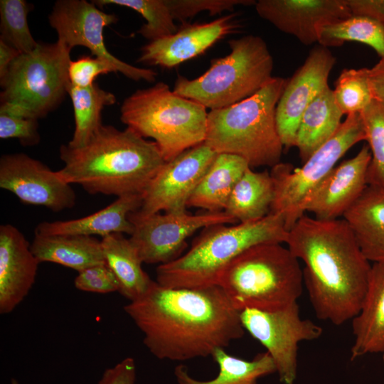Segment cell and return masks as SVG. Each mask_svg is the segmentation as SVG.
Masks as SVG:
<instances>
[{"instance_id": "9c48e42d", "label": "cell", "mask_w": 384, "mask_h": 384, "mask_svg": "<svg viewBox=\"0 0 384 384\" xmlns=\"http://www.w3.org/2000/svg\"><path fill=\"white\" fill-rule=\"evenodd\" d=\"M70 52L56 41L19 54L0 80V113L38 120L58 107L70 85Z\"/></svg>"}, {"instance_id": "836d02e7", "label": "cell", "mask_w": 384, "mask_h": 384, "mask_svg": "<svg viewBox=\"0 0 384 384\" xmlns=\"http://www.w3.org/2000/svg\"><path fill=\"white\" fill-rule=\"evenodd\" d=\"M32 9V5L24 0L0 1V39L21 54L32 52L39 43L33 38L28 24V14Z\"/></svg>"}, {"instance_id": "e0dca14e", "label": "cell", "mask_w": 384, "mask_h": 384, "mask_svg": "<svg viewBox=\"0 0 384 384\" xmlns=\"http://www.w3.org/2000/svg\"><path fill=\"white\" fill-rule=\"evenodd\" d=\"M255 6L260 17L306 46L318 43L323 26L351 16L345 0H259Z\"/></svg>"}, {"instance_id": "f6af8a7d", "label": "cell", "mask_w": 384, "mask_h": 384, "mask_svg": "<svg viewBox=\"0 0 384 384\" xmlns=\"http://www.w3.org/2000/svg\"><path fill=\"white\" fill-rule=\"evenodd\" d=\"M382 353H383V362H384V350H383V351Z\"/></svg>"}, {"instance_id": "e575fe53", "label": "cell", "mask_w": 384, "mask_h": 384, "mask_svg": "<svg viewBox=\"0 0 384 384\" xmlns=\"http://www.w3.org/2000/svg\"><path fill=\"white\" fill-rule=\"evenodd\" d=\"M333 93L343 114L361 113L373 100L368 68L343 69L335 82Z\"/></svg>"}, {"instance_id": "b9f144b4", "label": "cell", "mask_w": 384, "mask_h": 384, "mask_svg": "<svg viewBox=\"0 0 384 384\" xmlns=\"http://www.w3.org/2000/svg\"><path fill=\"white\" fill-rule=\"evenodd\" d=\"M368 80L373 100L384 103V58L368 68Z\"/></svg>"}, {"instance_id": "60d3db41", "label": "cell", "mask_w": 384, "mask_h": 384, "mask_svg": "<svg viewBox=\"0 0 384 384\" xmlns=\"http://www.w3.org/2000/svg\"><path fill=\"white\" fill-rule=\"evenodd\" d=\"M351 15L368 17L384 24V0H345Z\"/></svg>"}, {"instance_id": "d6a6232c", "label": "cell", "mask_w": 384, "mask_h": 384, "mask_svg": "<svg viewBox=\"0 0 384 384\" xmlns=\"http://www.w3.org/2000/svg\"><path fill=\"white\" fill-rule=\"evenodd\" d=\"M360 114L371 153L368 185L384 190V103L373 100Z\"/></svg>"}, {"instance_id": "7bdbcfd3", "label": "cell", "mask_w": 384, "mask_h": 384, "mask_svg": "<svg viewBox=\"0 0 384 384\" xmlns=\"http://www.w3.org/2000/svg\"><path fill=\"white\" fill-rule=\"evenodd\" d=\"M19 54L16 48L0 39V80L5 76L10 65Z\"/></svg>"}, {"instance_id": "4316f807", "label": "cell", "mask_w": 384, "mask_h": 384, "mask_svg": "<svg viewBox=\"0 0 384 384\" xmlns=\"http://www.w3.org/2000/svg\"><path fill=\"white\" fill-rule=\"evenodd\" d=\"M343 115L333 90L327 86L306 107L299 122L295 146L302 164L334 134Z\"/></svg>"}, {"instance_id": "f35d334b", "label": "cell", "mask_w": 384, "mask_h": 384, "mask_svg": "<svg viewBox=\"0 0 384 384\" xmlns=\"http://www.w3.org/2000/svg\"><path fill=\"white\" fill-rule=\"evenodd\" d=\"M109 73L116 71L109 63L90 56H81L75 60H70L68 68L71 85L82 88L93 85L100 75Z\"/></svg>"}, {"instance_id": "cb8c5ba5", "label": "cell", "mask_w": 384, "mask_h": 384, "mask_svg": "<svg viewBox=\"0 0 384 384\" xmlns=\"http://www.w3.org/2000/svg\"><path fill=\"white\" fill-rule=\"evenodd\" d=\"M31 250L38 262H49L78 272L105 264L101 240L94 236L35 233Z\"/></svg>"}, {"instance_id": "2e32d148", "label": "cell", "mask_w": 384, "mask_h": 384, "mask_svg": "<svg viewBox=\"0 0 384 384\" xmlns=\"http://www.w3.org/2000/svg\"><path fill=\"white\" fill-rule=\"evenodd\" d=\"M336 58L329 48L315 46L295 71L276 107L277 129L285 149L296 145L301 117L309 104L327 87Z\"/></svg>"}, {"instance_id": "44dd1931", "label": "cell", "mask_w": 384, "mask_h": 384, "mask_svg": "<svg viewBox=\"0 0 384 384\" xmlns=\"http://www.w3.org/2000/svg\"><path fill=\"white\" fill-rule=\"evenodd\" d=\"M142 194L118 197L105 208L91 215L69 220L42 222L36 226L35 233L40 235H75L102 238L114 233L131 235L133 225L129 214L139 210Z\"/></svg>"}, {"instance_id": "4fadbf2b", "label": "cell", "mask_w": 384, "mask_h": 384, "mask_svg": "<svg viewBox=\"0 0 384 384\" xmlns=\"http://www.w3.org/2000/svg\"><path fill=\"white\" fill-rule=\"evenodd\" d=\"M129 219L133 225L129 240L143 263L165 264L179 256L186 240L200 229L238 221L225 210L192 214L187 210L142 216L135 211Z\"/></svg>"}, {"instance_id": "7a4b0ae2", "label": "cell", "mask_w": 384, "mask_h": 384, "mask_svg": "<svg viewBox=\"0 0 384 384\" xmlns=\"http://www.w3.org/2000/svg\"><path fill=\"white\" fill-rule=\"evenodd\" d=\"M285 244L304 264V284L316 317L336 326L352 320L365 297L371 265L347 222L304 214Z\"/></svg>"}, {"instance_id": "52a82bcc", "label": "cell", "mask_w": 384, "mask_h": 384, "mask_svg": "<svg viewBox=\"0 0 384 384\" xmlns=\"http://www.w3.org/2000/svg\"><path fill=\"white\" fill-rule=\"evenodd\" d=\"M120 113L127 127L154 139L165 161L204 143L206 137V108L178 95L164 82L130 95Z\"/></svg>"}, {"instance_id": "8fae6325", "label": "cell", "mask_w": 384, "mask_h": 384, "mask_svg": "<svg viewBox=\"0 0 384 384\" xmlns=\"http://www.w3.org/2000/svg\"><path fill=\"white\" fill-rule=\"evenodd\" d=\"M246 330L272 357L282 384H294L297 374L298 346L303 341L319 338L323 329L299 315L294 302L275 311L245 309L240 313Z\"/></svg>"}, {"instance_id": "484cf974", "label": "cell", "mask_w": 384, "mask_h": 384, "mask_svg": "<svg viewBox=\"0 0 384 384\" xmlns=\"http://www.w3.org/2000/svg\"><path fill=\"white\" fill-rule=\"evenodd\" d=\"M105 264L119 284V292L129 302L144 295L154 280L142 269V261L130 241L123 234L114 233L101 240Z\"/></svg>"}, {"instance_id": "6da1fadb", "label": "cell", "mask_w": 384, "mask_h": 384, "mask_svg": "<svg viewBox=\"0 0 384 384\" xmlns=\"http://www.w3.org/2000/svg\"><path fill=\"white\" fill-rule=\"evenodd\" d=\"M159 359L186 361L212 355L244 336L240 313L218 285L170 288L153 281L124 306Z\"/></svg>"}, {"instance_id": "d4e9b609", "label": "cell", "mask_w": 384, "mask_h": 384, "mask_svg": "<svg viewBox=\"0 0 384 384\" xmlns=\"http://www.w3.org/2000/svg\"><path fill=\"white\" fill-rule=\"evenodd\" d=\"M249 167L247 162L238 156L217 154L187 206L208 212L223 211L234 186Z\"/></svg>"}, {"instance_id": "8d00e7d4", "label": "cell", "mask_w": 384, "mask_h": 384, "mask_svg": "<svg viewBox=\"0 0 384 384\" xmlns=\"http://www.w3.org/2000/svg\"><path fill=\"white\" fill-rule=\"evenodd\" d=\"M0 138H16L25 146L37 145L40 142L38 120L0 113Z\"/></svg>"}, {"instance_id": "ac0fdd59", "label": "cell", "mask_w": 384, "mask_h": 384, "mask_svg": "<svg viewBox=\"0 0 384 384\" xmlns=\"http://www.w3.org/2000/svg\"><path fill=\"white\" fill-rule=\"evenodd\" d=\"M240 25L231 14L203 23L185 24L175 33L150 41L141 49L137 62L172 68L204 53Z\"/></svg>"}, {"instance_id": "ab89813d", "label": "cell", "mask_w": 384, "mask_h": 384, "mask_svg": "<svg viewBox=\"0 0 384 384\" xmlns=\"http://www.w3.org/2000/svg\"><path fill=\"white\" fill-rule=\"evenodd\" d=\"M135 379L134 360L127 357L114 367L105 370L98 384H135Z\"/></svg>"}, {"instance_id": "d590c367", "label": "cell", "mask_w": 384, "mask_h": 384, "mask_svg": "<svg viewBox=\"0 0 384 384\" xmlns=\"http://www.w3.org/2000/svg\"><path fill=\"white\" fill-rule=\"evenodd\" d=\"M175 20L185 23L201 11H208L210 16L231 11L238 5L255 4L252 0H166Z\"/></svg>"}, {"instance_id": "83f0119b", "label": "cell", "mask_w": 384, "mask_h": 384, "mask_svg": "<svg viewBox=\"0 0 384 384\" xmlns=\"http://www.w3.org/2000/svg\"><path fill=\"white\" fill-rule=\"evenodd\" d=\"M274 197L270 173L249 167L234 186L224 210L238 223L257 220L270 213Z\"/></svg>"}, {"instance_id": "8992f818", "label": "cell", "mask_w": 384, "mask_h": 384, "mask_svg": "<svg viewBox=\"0 0 384 384\" xmlns=\"http://www.w3.org/2000/svg\"><path fill=\"white\" fill-rule=\"evenodd\" d=\"M299 260L282 243L250 247L222 272L218 282L234 307L275 311L302 295L303 270Z\"/></svg>"}, {"instance_id": "ba28073f", "label": "cell", "mask_w": 384, "mask_h": 384, "mask_svg": "<svg viewBox=\"0 0 384 384\" xmlns=\"http://www.w3.org/2000/svg\"><path fill=\"white\" fill-rule=\"evenodd\" d=\"M228 44V55L213 59L195 79L178 76L173 91L210 110H218L252 96L273 78V58L261 37L247 35Z\"/></svg>"}, {"instance_id": "4dcf8cb0", "label": "cell", "mask_w": 384, "mask_h": 384, "mask_svg": "<svg viewBox=\"0 0 384 384\" xmlns=\"http://www.w3.org/2000/svg\"><path fill=\"white\" fill-rule=\"evenodd\" d=\"M346 41H356L370 46L384 58V24L365 16H353L326 25L319 33L318 43L338 47Z\"/></svg>"}, {"instance_id": "1f68e13d", "label": "cell", "mask_w": 384, "mask_h": 384, "mask_svg": "<svg viewBox=\"0 0 384 384\" xmlns=\"http://www.w3.org/2000/svg\"><path fill=\"white\" fill-rule=\"evenodd\" d=\"M92 2L99 7L114 4L138 12L146 21L138 33L150 41L171 36L178 31L166 0H95Z\"/></svg>"}, {"instance_id": "7402d4cb", "label": "cell", "mask_w": 384, "mask_h": 384, "mask_svg": "<svg viewBox=\"0 0 384 384\" xmlns=\"http://www.w3.org/2000/svg\"><path fill=\"white\" fill-rule=\"evenodd\" d=\"M351 359L384 350V261L371 265L361 307L352 319Z\"/></svg>"}, {"instance_id": "277c9868", "label": "cell", "mask_w": 384, "mask_h": 384, "mask_svg": "<svg viewBox=\"0 0 384 384\" xmlns=\"http://www.w3.org/2000/svg\"><path fill=\"white\" fill-rule=\"evenodd\" d=\"M227 225L203 229L184 255L157 267L156 282L170 288L218 285L224 269L245 250L262 243H286L287 239L283 219L273 213L255 221Z\"/></svg>"}, {"instance_id": "f1b7e54d", "label": "cell", "mask_w": 384, "mask_h": 384, "mask_svg": "<svg viewBox=\"0 0 384 384\" xmlns=\"http://www.w3.org/2000/svg\"><path fill=\"white\" fill-rule=\"evenodd\" d=\"M219 367L218 375L213 380H196L187 368L178 365L174 374L178 384H258L257 380L277 371L274 363L266 351L258 353L251 361H246L227 353L224 348H217L211 355Z\"/></svg>"}, {"instance_id": "9a60e30c", "label": "cell", "mask_w": 384, "mask_h": 384, "mask_svg": "<svg viewBox=\"0 0 384 384\" xmlns=\"http://www.w3.org/2000/svg\"><path fill=\"white\" fill-rule=\"evenodd\" d=\"M0 187L25 204L44 206L54 212L72 208L76 195L57 171L23 153L0 159Z\"/></svg>"}, {"instance_id": "d6986e66", "label": "cell", "mask_w": 384, "mask_h": 384, "mask_svg": "<svg viewBox=\"0 0 384 384\" xmlns=\"http://www.w3.org/2000/svg\"><path fill=\"white\" fill-rule=\"evenodd\" d=\"M371 160L368 145L336 166L307 201L305 213L319 220L343 218L367 188L368 169Z\"/></svg>"}, {"instance_id": "5b68a950", "label": "cell", "mask_w": 384, "mask_h": 384, "mask_svg": "<svg viewBox=\"0 0 384 384\" xmlns=\"http://www.w3.org/2000/svg\"><path fill=\"white\" fill-rule=\"evenodd\" d=\"M287 79L273 78L252 96L208 112L204 144L216 154L245 159L250 168L280 162L284 149L276 124V107Z\"/></svg>"}, {"instance_id": "ffe728a7", "label": "cell", "mask_w": 384, "mask_h": 384, "mask_svg": "<svg viewBox=\"0 0 384 384\" xmlns=\"http://www.w3.org/2000/svg\"><path fill=\"white\" fill-rule=\"evenodd\" d=\"M39 262L23 233L11 224L0 226V313L12 312L31 289Z\"/></svg>"}, {"instance_id": "7c38bea8", "label": "cell", "mask_w": 384, "mask_h": 384, "mask_svg": "<svg viewBox=\"0 0 384 384\" xmlns=\"http://www.w3.org/2000/svg\"><path fill=\"white\" fill-rule=\"evenodd\" d=\"M117 20L114 14L105 13L85 0H58L48 16L49 23L58 34L57 41L69 50L77 46L86 47L92 55L112 66L116 73L135 81L154 82L157 73L154 70L127 63L107 49L103 30Z\"/></svg>"}, {"instance_id": "30bf717a", "label": "cell", "mask_w": 384, "mask_h": 384, "mask_svg": "<svg viewBox=\"0 0 384 384\" xmlns=\"http://www.w3.org/2000/svg\"><path fill=\"white\" fill-rule=\"evenodd\" d=\"M366 139L360 113L351 114L301 167L282 162L272 166L270 173L274 197L270 213L281 216L289 231L306 213L307 201L339 159L355 144Z\"/></svg>"}, {"instance_id": "3957f363", "label": "cell", "mask_w": 384, "mask_h": 384, "mask_svg": "<svg viewBox=\"0 0 384 384\" xmlns=\"http://www.w3.org/2000/svg\"><path fill=\"white\" fill-rule=\"evenodd\" d=\"M64 164L57 173L91 194H142L165 161L154 141L127 127L102 125L82 146L60 147Z\"/></svg>"}, {"instance_id": "74e56055", "label": "cell", "mask_w": 384, "mask_h": 384, "mask_svg": "<svg viewBox=\"0 0 384 384\" xmlns=\"http://www.w3.org/2000/svg\"><path fill=\"white\" fill-rule=\"evenodd\" d=\"M76 289L89 292L107 294L119 291L118 282L106 264L89 267L78 272Z\"/></svg>"}, {"instance_id": "5bb4252c", "label": "cell", "mask_w": 384, "mask_h": 384, "mask_svg": "<svg viewBox=\"0 0 384 384\" xmlns=\"http://www.w3.org/2000/svg\"><path fill=\"white\" fill-rule=\"evenodd\" d=\"M204 143L165 161L142 193V216L187 210L188 201L216 156Z\"/></svg>"}, {"instance_id": "603a6c76", "label": "cell", "mask_w": 384, "mask_h": 384, "mask_svg": "<svg viewBox=\"0 0 384 384\" xmlns=\"http://www.w3.org/2000/svg\"><path fill=\"white\" fill-rule=\"evenodd\" d=\"M343 218L368 260L384 261V190L368 186Z\"/></svg>"}, {"instance_id": "f546056e", "label": "cell", "mask_w": 384, "mask_h": 384, "mask_svg": "<svg viewBox=\"0 0 384 384\" xmlns=\"http://www.w3.org/2000/svg\"><path fill=\"white\" fill-rule=\"evenodd\" d=\"M74 111L75 130L68 145L78 148L86 144L103 125L102 111L116 102V97L97 83L87 87L70 85L68 90Z\"/></svg>"}, {"instance_id": "ee69618b", "label": "cell", "mask_w": 384, "mask_h": 384, "mask_svg": "<svg viewBox=\"0 0 384 384\" xmlns=\"http://www.w3.org/2000/svg\"><path fill=\"white\" fill-rule=\"evenodd\" d=\"M11 384H18V383L17 382L16 380L12 379V380H11Z\"/></svg>"}]
</instances>
